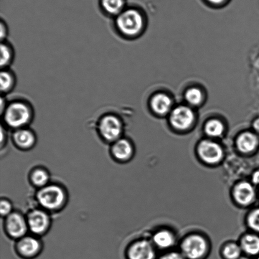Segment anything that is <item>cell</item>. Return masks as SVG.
<instances>
[{"label": "cell", "mask_w": 259, "mask_h": 259, "mask_svg": "<svg viewBox=\"0 0 259 259\" xmlns=\"http://www.w3.org/2000/svg\"><path fill=\"white\" fill-rule=\"evenodd\" d=\"M16 83L15 76L7 68L2 69L0 75V90L2 94H7L14 90Z\"/></svg>", "instance_id": "18"}, {"label": "cell", "mask_w": 259, "mask_h": 259, "mask_svg": "<svg viewBox=\"0 0 259 259\" xmlns=\"http://www.w3.org/2000/svg\"><path fill=\"white\" fill-rule=\"evenodd\" d=\"M37 199L39 204L45 209L57 210L65 204V192L62 188L57 185H47L38 192Z\"/></svg>", "instance_id": "4"}, {"label": "cell", "mask_w": 259, "mask_h": 259, "mask_svg": "<svg viewBox=\"0 0 259 259\" xmlns=\"http://www.w3.org/2000/svg\"><path fill=\"white\" fill-rule=\"evenodd\" d=\"M185 98L192 105H197L202 100V94L199 89L193 88L189 89L185 94Z\"/></svg>", "instance_id": "24"}, {"label": "cell", "mask_w": 259, "mask_h": 259, "mask_svg": "<svg viewBox=\"0 0 259 259\" xmlns=\"http://www.w3.org/2000/svg\"><path fill=\"white\" fill-rule=\"evenodd\" d=\"M0 211L2 216H8L12 213V205L8 200H3L0 205Z\"/></svg>", "instance_id": "27"}, {"label": "cell", "mask_w": 259, "mask_h": 259, "mask_svg": "<svg viewBox=\"0 0 259 259\" xmlns=\"http://www.w3.org/2000/svg\"><path fill=\"white\" fill-rule=\"evenodd\" d=\"M199 153L205 162L210 164L217 163L221 161L223 155L222 147L210 141H204L200 144Z\"/></svg>", "instance_id": "9"}, {"label": "cell", "mask_w": 259, "mask_h": 259, "mask_svg": "<svg viewBox=\"0 0 259 259\" xmlns=\"http://www.w3.org/2000/svg\"><path fill=\"white\" fill-rule=\"evenodd\" d=\"M194 119V113L191 109L185 106H180L175 108L170 117L172 125L180 130L189 128L192 125Z\"/></svg>", "instance_id": "8"}, {"label": "cell", "mask_w": 259, "mask_h": 259, "mask_svg": "<svg viewBox=\"0 0 259 259\" xmlns=\"http://www.w3.org/2000/svg\"><path fill=\"white\" fill-rule=\"evenodd\" d=\"M257 259H259V257Z\"/></svg>", "instance_id": "33"}, {"label": "cell", "mask_w": 259, "mask_h": 259, "mask_svg": "<svg viewBox=\"0 0 259 259\" xmlns=\"http://www.w3.org/2000/svg\"><path fill=\"white\" fill-rule=\"evenodd\" d=\"M128 257L129 259H155V252L148 242L139 241L130 248Z\"/></svg>", "instance_id": "10"}, {"label": "cell", "mask_w": 259, "mask_h": 259, "mask_svg": "<svg viewBox=\"0 0 259 259\" xmlns=\"http://www.w3.org/2000/svg\"><path fill=\"white\" fill-rule=\"evenodd\" d=\"M12 138L15 144L22 149L32 148L36 141L34 132L27 128L16 129Z\"/></svg>", "instance_id": "11"}, {"label": "cell", "mask_w": 259, "mask_h": 259, "mask_svg": "<svg viewBox=\"0 0 259 259\" xmlns=\"http://www.w3.org/2000/svg\"><path fill=\"white\" fill-rule=\"evenodd\" d=\"M242 250V248L239 246L231 243L223 250V255L226 259H238L240 257Z\"/></svg>", "instance_id": "25"}, {"label": "cell", "mask_w": 259, "mask_h": 259, "mask_svg": "<svg viewBox=\"0 0 259 259\" xmlns=\"http://www.w3.org/2000/svg\"><path fill=\"white\" fill-rule=\"evenodd\" d=\"M0 27H1V41L2 42H5V40L8 36V34H9V29H8L7 25L5 24V22L4 20H2L1 24H0Z\"/></svg>", "instance_id": "28"}, {"label": "cell", "mask_w": 259, "mask_h": 259, "mask_svg": "<svg viewBox=\"0 0 259 259\" xmlns=\"http://www.w3.org/2000/svg\"><path fill=\"white\" fill-rule=\"evenodd\" d=\"M252 181L253 183L259 184V171H256L253 175Z\"/></svg>", "instance_id": "30"}, {"label": "cell", "mask_w": 259, "mask_h": 259, "mask_svg": "<svg viewBox=\"0 0 259 259\" xmlns=\"http://www.w3.org/2000/svg\"><path fill=\"white\" fill-rule=\"evenodd\" d=\"M112 153L118 161H125L131 158L133 154V146L128 139L121 138L114 142Z\"/></svg>", "instance_id": "12"}, {"label": "cell", "mask_w": 259, "mask_h": 259, "mask_svg": "<svg viewBox=\"0 0 259 259\" xmlns=\"http://www.w3.org/2000/svg\"><path fill=\"white\" fill-rule=\"evenodd\" d=\"M14 52L12 46L6 42L1 43V63L2 69L7 68L14 60Z\"/></svg>", "instance_id": "20"}, {"label": "cell", "mask_w": 259, "mask_h": 259, "mask_svg": "<svg viewBox=\"0 0 259 259\" xmlns=\"http://www.w3.org/2000/svg\"><path fill=\"white\" fill-rule=\"evenodd\" d=\"M159 259H185V258L181 253L171 252L162 256Z\"/></svg>", "instance_id": "29"}, {"label": "cell", "mask_w": 259, "mask_h": 259, "mask_svg": "<svg viewBox=\"0 0 259 259\" xmlns=\"http://www.w3.org/2000/svg\"><path fill=\"white\" fill-rule=\"evenodd\" d=\"M235 197L237 202L243 205L250 204L255 197L253 187L247 182H241L235 190Z\"/></svg>", "instance_id": "14"}, {"label": "cell", "mask_w": 259, "mask_h": 259, "mask_svg": "<svg viewBox=\"0 0 259 259\" xmlns=\"http://www.w3.org/2000/svg\"><path fill=\"white\" fill-rule=\"evenodd\" d=\"M143 25V17L136 9H125L116 17V29L124 36L133 37L138 35L141 32Z\"/></svg>", "instance_id": "2"}, {"label": "cell", "mask_w": 259, "mask_h": 259, "mask_svg": "<svg viewBox=\"0 0 259 259\" xmlns=\"http://www.w3.org/2000/svg\"><path fill=\"white\" fill-rule=\"evenodd\" d=\"M98 131L105 141L114 143L121 138L123 124L120 117L108 114L101 117L98 122Z\"/></svg>", "instance_id": "3"}, {"label": "cell", "mask_w": 259, "mask_h": 259, "mask_svg": "<svg viewBox=\"0 0 259 259\" xmlns=\"http://www.w3.org/2000/svg\"><path fill=\"white\" fill-rule=\"evenodd\" d=\"M18 249L22 255H24L25 257H32L39 252L40 243L35 238L24 237L19 241Z\"/></svg>", "instance_id": "13"}, {"label": "cell", "mask_w": 259, "mask_h": 259, "mask_svg": "<svg viewBox=\"0 0 259 259\" xmlns=\"http://www.w3.org/2000/svg\"><path fill=\"white\" fill-rule=\"evenodd\" d=\"M31 181L33 184L37 187H45L48 185L49 181L50 176L48 172L42 169H37L34 170L30 176Z\"/></svg>", "instance_id": "22"}, {"label": "cell", "mask_w": 259, "mask_h": 259, "mask_svg": "<svg viewBox=\"0 0 259 259\" xmlns=\"http://www.w3.org/2000/svg\"><path fill=\"white\" fill-rule=\"evenodd\" d=\"M151 107L156 114L164 115L168 113L171 107V99L164 94L155 95L151 100Z\"/></svg>", "instance_id": "15"}, {"label": "cell", "mask_w": 259, "mask_h": 259, "mask_svg": "<svg viewBox=\"0 0 259 259\" xmlns=\"http://www.w3.org/2000/svg\"><path fill=\"white\" fill-rule=\"evenodd\" d=\"M208 2L211 3L212 4L218 5L222 4L225 0H207Z\"/></svg>", "instance_id": "32"}, {"label": "cell", "mask_w": 259, "mask_h": 259, "mask_svg": "<svg viewBox=\"0 0 259 259\" xmlns=\"http://www.w3.org/2000/svg\"><path fill=\"white\" fill-rule=\"evenodd\" d=\"M154 241L159 247L167 248L174 245L175 238L171 233L167 231H161L154 235Z\"/></svg>", "instance_id": "21"}, {"label": "cell", "mask_w": 259, "mask_h": 259, "mask_svg": "<svg viewBox=\"0 0 259 259\" xmlns=\"http://www.w3.org/2000/svg\"><path fill=\"white\" fill-rule=\"evenodd\" d=\"M253 128L259 134V119L255 120L254 123H253Z\"/></svg>", "instance_id": "31"}, {"label": "cell", "mask_w": 259, "mask_h": 259, "mask_svg": "<svg viewBox=\"0 0 259 259\" xmlns=\"http://www.w3.org/2000/svg\"><path fill=\"white\" fill-rule=\"evenodd\" d=\"M2 115L5 124L16 130L26 128L31 123L34 111L31 105L26 101L16 100L7 104Z\"/></svg>", "instance_id": "1"}, {"label": "cell", "mask_w": 259, "mask_h": 259, "mask_svg": "<svg viewBox=\"0 0 259 259\" xmlns=\"http://www.w3.org/2000/svg\"><path fill=\"white\" fill-rule=\"evenodd\" d=\"M241 248L248 255H257L259 253V238L252 235L245 236L242 240Z\"/></svg>", "instance_id": "19"}, {"label": "cell", "mask_w": 259, "mask_h": 259, "mask_svg": "<svg viewBox=\"0 0 259 259\" xmlns=\"http://www.w3.org/2000/svg\"><path fill=\"white\" fill-rule=\"evenodd\" d=\"M248 225L252 229L259 232V209L251 213L248 217Z\"/></svg>", "instance_id": "26"}, {"label": "cell", "mask_w": 259, "mask_h": 259, "mask_svg": "<svg viewBox=\"0 0 259 259\" xmlns=\"http://www.w3.org/2000/svg\"><path fill=\"white\" fill-rule=\"evenodd\" d=\"M6 228L10 237L14 238L24 237L28 228L27 220L19 213H11L8 215Z\"/></svg>", "instance_id": "7"}, {"label": "cell", "mask_w": 259, "mask_h": 259, "mask_svg": "<svg viewBox=\"0 0 259 259\" xmlns=\"http://www.w3.org/2000/svg\"><path fill=\"white\" fill-rule=\"evenodd\" d=\"M100 5L106 14L116 17L125 10V0H100Z\"/></svg>", "instance_id": "17"}, {"label": "cell", "mask_w": 259, "mask_h": 259, "mask_svg": "<svg viewBox=\"0 0 259 259\" xmlns=\"http://www.w3.org/2000/svg\"><path fill=\"white\" fill-rule=\"evenodd\" d=\"M27 224L29 230L35 235H42L49 228L50 217L44 210L35 209L28 215Z\"/></svg>", "instance_id": "6"}, {"label": "cell", "mask_w": 259, "mask_h": 259, "mask_svg": "<svg viewBox=\"0 0 259 259\" xmlns=\"http://www.w3.org/2000/svg\"><path fill=\"white\" fill-rule=\"evenodd\" d=\"M205 132L210 136L218 137L222 135L224 131V126L220 121L211 120L205 126Z\"/></svg>", "instance_id": "23"}, {"label": "cell", "mask_w": 259, "mask_h": 259, "mask_svg": "<svg viewBox=\"0 0 259 259\" xmlns=\"http://www.w3.org/2000/svg\"><path fill=\"white\" fill-rule=\"evenodd\" d=\"M182 249L185 259H201L207 252V244L202 237L194 235L184 241Z\"/></svg>", "instance_id": "5"}, {"label": "cell", "mask_w": 259, "mask_h": 259, "mask_svg": "<svg viewBox=\"0 0 259 259\" xmlns=\"http://www.w3.org/2000/svg\"><path fill=\"white\" fill-rule=\"evenodd\" d=\"M257 144V136L252 133H244L241 134L237 140L238 149L244 153L254 151Z\"/></svg>", "instance_id": "16"}]
</instances>
